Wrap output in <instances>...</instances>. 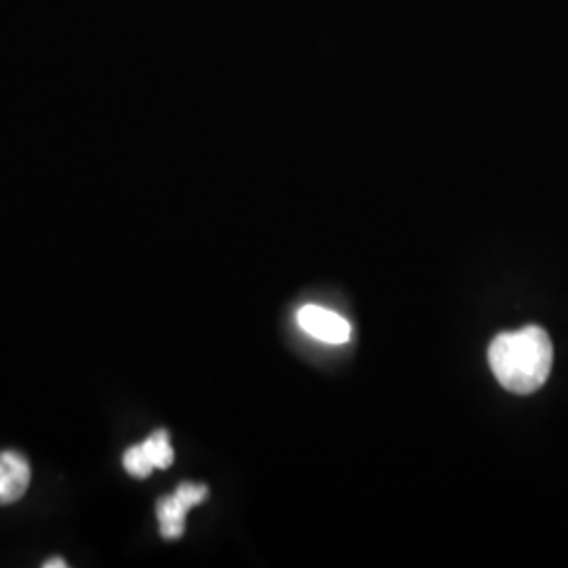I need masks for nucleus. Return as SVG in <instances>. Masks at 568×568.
Segmentation results:
<instances>
[{"mask_svg":"<svg viewBox=\"0 0 568 568\" xmlns=\"http://www.w3.org/2000/svg\"><path fill=\"white\" fill-rule=\"evenodd\" d=\"M554 345L548 331L528 325L501 333L488 345V365L497 382L514 394H532L548 382Z\"/></svg>","mask_w":568,"mask_h":568,"instance_id":"f257e3e1","label":"nucleus"},{"mask_svg":"<svg viewBox=\"0 0 568 568\" xmlns=\"http://www.w3.org/2000/svg\"><path fill=\"white\" fill-rule=\"evenodd\" d=\"M297 323L307 335L325 344H345L352 335V326L344 316L321 305H304L297 314Z\"/></svg>","mask_w":568,"mask_h":568,"instance_id":"f03ea898","label":"nucleus"},{"mask_svg":"<svg viewBox=\"0 0 568 568\" xmlns=\"http://www.w3.org/2000/svg\"><path fill=\"white\" fill-rule=\"evenodd\" d=\"M32 469L26 457L16 450L0 453V506L20 501L30 487Z\"/></svg>","mask_w":568,"mask_h":568,"instance_id":"7ed1b4c3","label":"nucleus"},{"mask_svg":"<svg viewBox=\"0 0 568 568\" xmlns=\"http://www.w3.org/2000/svg\"><path fill=\"white\" fill-rule=\"evenodd\" d=\"M190 506L183 501L178 493L159 499L156 504V516L161 523V535L164 539H180L185 530V516L190 511Z\"/></svg>","mask_w":568,"mask_h":568,"instance_id":"20e7f679","label":"nucleus"},{"mask_svg":"<svg viewBox=\"0 0 568 568\" xmlns=\"http://www.w3.org/2000/svg\"><path fill=\"white\" fill-rule=\"evenodd\" d=\"M142 447L156 469H166V467L173 466L175 453H173V447H171V438H169L166 429H159L152 436H148L143 440Z\"/></svg>","mask_w":568,"mask_h":568,"instance_id":"39448f33","label":"nucleus"},{"mask_svg":"<svg viewBox=\"0 0 568 568\" xmlns=\"http://www.w3.org/2000/svg\"><path fill=\"white\" fill-rule=\"evenodd\" d=\"M122 466H124V469H126L131 476H135V478H148V476L156 469L154 464L150 462V457L145 455L142 445L126 448V453H124V457H122Z\"/></svg>","mask_w":568,"mask_h":568,"instance_id":"423d86ee","label":"nucleus"},{"mask_svg":"<svg viewBox=\"0 0 568 568\" xmlns=\"http://www.w3.org/2000/svg\"><path fill=\"white\" fill-rule=\"evenodd\" d=\"M44 568H68V562L63 558H51L44 562Z\"/></svg>","mask_w":568,"mask_h":568,"instance_id":"0eeeda50","label":"nucleus"}]
</instances>
